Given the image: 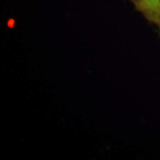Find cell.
<instances>
[{
    "instance_id": "1",
    "label": "cell",
    "mask_w": 160,
    "mask_h": 160,
    "mask_svg": "<svg viewBox=\"0 0 160 160\" xmlns=\"http://www.w3.org/2000/svg\"><path fill=\"white\" fill-rule=\"evenodd\" d=\"M144 18L155 25L160 21V0H129Z\"/></svg>"
},
{
    "instance_id": "2",
    "label": "cell",
    "mask_w": 160,
    "mask_h": 160,
    "mask_svg": "<svg viewBox=\"0 0 160 160\" xmlns=\"http://www.w3.org/2000/svg\"><path fill=\"white\" fill-rule=\"evenodd\" d=\"M158 28H159V29H160V21H159V23H158Z\"/></svg>"
}]
</instances>
